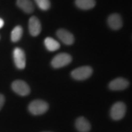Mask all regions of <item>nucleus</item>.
<instances>
[{"instance_id":"obj_13","label":"nucleus","mask_w":132,"mask_h":132,"mask_svg":"<svg viewBox=\"0 0 132 132\" xmlns=\"http://www.w3.org/2000/svg\"><path fill=\"white\" fill-rule=\"evenodd\" d=\"M75 4L77 7L81 10H90L95 5V0H76Z\"/></svg>"},{"instance_id":"obj_16","label":"nucleus","mask_w":132,"mask_h":132,"mask_svg":"<svg viewBox=\"0 0 132 132\" xmlns=\"http://www.w3.org/2000/svg\"><path fill=\"white\" fill-rule=\"evenodd\" d=\"M38 7L43 10H47L50 8L51 3L49 0H35Z\"/></svg>"},{"instance_id":"obj_3","label":"nucleus","mask_w":132,"mask_h":132,"mask_svg":"<svg viewBox=\"0 0 132 132\" xmlns=\"http://www.w3.org/2000/svg\"><path fill=\"white\" fill-rule=\"evenodd\" d=\"M126 106L123 102H117L114 104L110 110V116L114 120H121L126 114Z\"/></svg>"},{"instance_id":"obj_2","label":"nucleus","mask_w":132,"mask_h":132,"mask_svg":"<svg viewBox=\"0 0 132 132\" xmlns=\"http://www.w3.org/2000/svg\"><path fill=\"white\" fill-rule=\"evenodd\" d=\"M93 73V69L90 66H82L76 68L71 72L72 77L76 80H85L90 77Z\"/></svg>"},{"instance_id":"obj_8","label":"nucleus","mask_w":132,"mask_h":132,"mask_svg":"<svg viewBox=\"0 0 132 132\" xmlns=\"http://www.w3.org/2000/svg\"><path fill=\"white\" fill-rule=\"evenodd\" d=\"M129 86V82L124 78H117L112 80L109 85V89L112 90H123L126 89Z\"/></svg>"},{"instance_id":"obj_10","label":"nucleus","mask_w":132,"mask_h":132,"mask_svg":"<svg viewBox=\"0 0 132 132\" xmlns=\"http://www.w3.org/2000/svg\"><path fill=\"white\" fill-rule=\"evenodd\" d=\"M107 23L109 27L114 30H118L123 27L122 18L118 13H113L110 15L107 19Z\"/></svg>"},{"instance_id":"obj_5","label":"nucleus","mask_w":132,"mask_h":132,"mask_svg":"<svg viewBox=\"0 0 132 132\" xmlns=\"http://www.w3.org/2000/svg\"><path fill=\"white\" fill-rule=\"evenodd\" d=\"M12 89L15 93L19 95L25 96L30 93V88L29 85L22 80H15L12 83Z\"/></svg>"},{"instance_id":"obj_11","label":"nucleus","mask_w":132,"mask_h":132,"mask_svg":"<svg viewBox=\"0 0 132 132\" xmlns=\"http://www.w3.org/2000/svg\"><path fill=\"white\" fill-rule=\"evenodd\" d=\"M76 129L79 132L90 131L91 126L89 121L84 117H79L76 119L75 123Z\"/></svg>"},{"instance_id":"obj_1","label":"nucleus","mask_w":132,"mask_h":132,"mask_svg":"<svg viewBox=\"0 0 132 132\" xmlns=\"http://www.w3.org/2000/svg\"><path fill=\"white\" fill-rule=\"evenodd\" d=\"M48 109V104L43 100H35L29 105V111L34 115L44 114Z\"/></svg>"},{"instance_id":"obj_12","label":"nucleus","mask_w":132,"mask_h":132,"mask_svg":"<svg viewBox=\"0 0 132 132\" xmlns=\"http://www.w3.org/2000/svg\"><path fill=\"white\" fill-rule=\"evenodd\" d=\"M16 5L26 13H32L35 9L31 0H17Z\"/></svg>"},{"instance_id":"obj_18","label":"nucleus","mask_w":132,"mask_h":132,"mask_svg":"<svg viewBox=\"0 0 132 132\" xmlns=\"http://www.w3.org/2000/svg\"><path fill=\"white\" fill-rule=\"evenodd\" d=\"M4 26V21L2 19H0V29Z\"/></svg>"},{"instance_id":"obj_6","label":"nucleus","mask_w":132,"mask_h":132,"mask_svg":"<svg viewBox=\"0 0 132 132\" xmlns=\"http://www.w3.org/2000/svg\"><path fill=\"white\" fill-rule=\"evenodd\" d=\"M13 60L18 69L22 70L26 67V56L24 52L20 48H15L13 51Z\"/></svg>"},{"instance_id":"obj_4","label":"nucleus","mask_w":132,"mask_h":132,"mask_svg":"<svg viewBox=\"0 0 132 132\" xmlns=\"http://www.w3.org/2000/svg\"><path fill=\"white\" fill-rule=\"evenodd\" d=\"M72 61V57L70 54L61 53L56 55L52 60V65L54 68H60L68 65Z\"/></svg>"},{"instance_id":"obj_15","label":"nucleus","mask_w":132,"mask_h":132,"mask_svg":"<svg viewBox=\"0 0 132 132\" xmlns=\"http://www.w3.org/2000/svg\"><path fill=\"white\" fill-rule=\"evenodd\" d=\"M22 35H23V29H22V27L21 26L15 27L13 29L12 32H11V36H10L11 40L14 43L18 42L19 40L21 38Z\"/></svg>"},{"instance_id":"obj_17","label":"nucleus","mask_w":132,"mask_h":132,"mask_svg":"<svg viewBox=\"0 0 132 132\" xmlns=\"http://www.w3.org/2000/svg\"><path fill=\"white\" fill-rule=\"evenodd\" d=\"M5 96H4L2 94H1V93H0V110L2 109V107H3V106H4V104H5Z\"/></svg>"},{"instance_id":"obj_14","label":"nucleus","mask_w":132,"mask_h":132,"mask_svg":"<svg viewBox=\"0 0 132 132\" xmlns=\"http://www.w3.org/2000/svg\"><path fill=\"white\" fill-rule=\"evenodd\" d=\"M44 44L46 46V48L50 52H55L60 47V43L52 38H46L44 40Z\"/></svg>"},{"instance_id":"obj_7","label":"nucleus","mask_w":132,"mask_h":132,"mask_svg":"<svg viewBox=\"0 0 132 132\" xmlns=\"http://www.w3.org/2000/svg\"><path fill=\"white\" fill-rule=\"evenodd\" d=\"M57 36L65 45H72L74 42V37L73 34L65 29H60L57 31Z\"/></svg>"},{"instance_id":"obj_9","label":"nucleus","mask_w":132,"mask_h":132,"mask_svg":"<svg viewBox=\"0 0 132 132\" xmlns=\"http://www.w3.org/2000/svg\"><path fill=\"white\" fill-rule=\"evenodd\" d=\"M29 31L32 36H38L41 32V24L37 17L32 16L29 20Z\"/></svg>"}]
</instances>
